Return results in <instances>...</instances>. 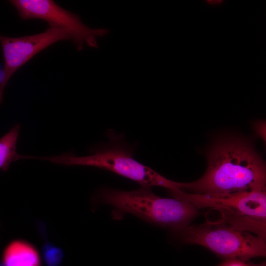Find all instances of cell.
<instances>
[{"instance_id":"obj_1","label":"cell","mask_w":266,"mask_h":266,"mask_svg":"<svg viewBox=\"0 0 266 266\" xmlns=\"http://www.w3.org/2000/svg\"><path fill=\"white\" fill-rule=\"evenodd\" d=\"M208 166L199 179L182 183L195 194H225L266 189L264 161L252 145L236 136L217 140L207 152Z\"/></svg>"},{"instance_id":"obj_2","label":"cell","mask_w":266,"mask_h":266,"mask_svg":"<svg viewBox=\"0 0 266 266\" xmlns=\"http://www.w3.org/2000/svg\"><path fill=\"white\" fill-rule=\"evenodd\" d=\"M93 201L113 208L114 219H121L126 214L178 231L189 225L197 214V208L183 200L166 198L154 194L150 187L132 190L103 188L93 197Z\"/></svg>"},{"instance_id":"obj_3","label":"cell","mask_w":266,"mask_h":266,"mask_svg":"<svg viewBox=\"0 0 266 266\" xmlns=\"http://www.w3.org/2000/svg\"><path fill=\"white\" fill-rule=\"evenodd\" d=\"M121 136L111 133L109 135L110 142L92 148V154L89 156L79 157L73 153H65L57 156L38 157V159L65 166H87L107 170L137 182L143 186H157L169 190L180 189L181 183L163 177L134 159L132 151L123 144Z\"/></svg>"},{"instance_id":"obj_4","label":"cell","mask_w":266,"mask_h":266,"mask_svg":"<svg viewBox=\"0 0 266 266\" xmlns=\"http://www.w3.org/2000/svg\"><path fill=\"white\" fill-rule=\"evenodd\" d=\"M174 198L186 201L196 208L219 210L220 220L251 232L266 240V189L225 194H199L180 189L170 190Z\"/></svg>"},{"instance_id":"obj_5","label":"cell","mask_w":266,"mask_h":266,"mask_svg":"<svg viewBox=\"0 0 266 266\" xmlns=\"http://www.w3.org/2000/svg\"><path fill=\"white\" fill-rule=\"evenodd\" d=\"M177 231L185 242L203 246L230 260L243 261L266 254V240L221 220L188 225Z\"/></svg>"},{"instance_id":"obj_6","label":"cell","mask_w":266,"mask_h":266,"mask_svg":"<svg viewBox=\"0 0 266 266\" xmlns=\"http://www.w3.org/2000/svg\"><path fill=\"white\" fill-rule=\"evenodd\" d=\"M9 2L22 20H44L48 24L49 27L67 32L79 50H82L85 44L97 47V38L109 32L107 29L88 27L78 15L63 9L53 0H12Z\"/></svg>"},{"instance_id":"obj_7","label":"cell","mask_w":266,"mask_h":266,"mask_svg":"<svg viewBox=\"0 0 266 266\" xmlns=\"http://www.w3.org/2000/svg\"><path fill=\"white\" fill-rule=\"evenodd\" d=\"M71 40L69 33L59 29L49 27L39 33L18 37L0 34V43L4 60V85L12 75L34 55L52 44Z\"/></svg>"},{"instance_id":"obj_8","label":"cell","mask_w":266,"mask_h":266,"mask_svg":"<svg viewBox=\"0 0 266 266\" xmlns=\"http://www.w3.org/2000/svg\"><path fill=\"white\" fill-rule=\"evenodd\" d=\"M5 266H42L41 254L34 245L23 239L10 241L5 247L1 258Z\"/></svg>"},{"instance_id":"obj_9","label":"cell","mask_w":266,"mask_h":266,"mask_svg":"<svg viewBox=\"0 0 266 266\" xmlns=\"http://www.w3.org/2000/svg\"><path fill=\"white\" fill-rule=\"evenodd\" d=\"M20 125L16 124L0 138V170L7 171L13 162L29 159V156L19 154L16 152Z\"/></svg>"},{"instance_id":"obj_10","label":"cell","mask_w":266,"mask_h":266,"mask_svg":"<svg viewBox=\"0 0 266 266\" xmlns=\"http://www.w3.org/2000/svg\"><path fill=\"white\" fill-rule=\"evenodd\" d=\"M38 228L44 239L41 255L45 266H61L64 257L62 249L47 239L45 226L42 224L38 223Z\"/></svg>"},{"instance_id":"obj_11","label":"cell","mask_w":266,"mask_h":266,"mask_svg":"<svg viewBox=\"0 0 266 266\" xmlns=\"http://www.w3.org/2000/svg\"><path fill=\"white\" fill-rule=\"evenodd\" d=\"M266 122L260 121L254 124L255 133L258 136L266 142Z\"/></svg>"},{"instance_id":"obj_12","label":"cell","mask_w":266,"mask_h":266,"mask_svg":"<svg viewBox=\"0 0 266 266\" xmlns=\"http://www.w3.org/2000/svg\"><path fill=\"white\" fill-rule=\"evenodd\" d=\"M221 266H251L250 263H246L242 260H231Z\"/></svg>"},{"instance_id":"obj_13","label":"cell","mask_w":266,"mask_h":266,"mask_svg":"<svg viewBox=\"0 0 266 266\" xmlns=\"http://www.w3.org/2000/svg\"><path fill=\"white\" fill-rule=\"evenodd\" d=\"M250 265L251 266H266L265 262H263L257 264L250 263Z\"/></svg>"},{"instance_id":"obj_14","label":"cell","mask_w":266,"mask_h":266,"mask_svg":"<svg viewBox=\"0 0 266 266\" xmlns=\"http://www.w3.org/2000/svg\"><path fill=\"white\" fill-rule=\"evenodd\" d=\"M0 266H5L4 264L1 262H0Z\"/></svg>"}]
</instances>
